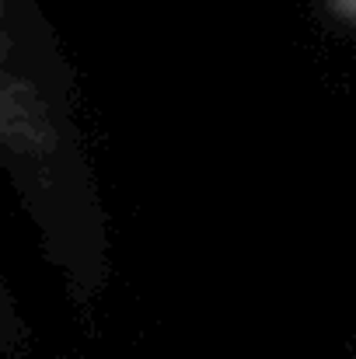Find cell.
<instances>
[{
  "instance_id": "obj_1",
  "label": "cell",
  "mask_w": 356,
  "mask_h": 359,
  "mask_svg": "<svg viewBox=\"0 0 356 359\" xmlns=\"http://www.w3.org/2000/svg\"><path fill=\"white\" fill-rule=\"evenodd\" d=\"M336 7H339V11H346L350 18H356V0H336Z\"/></svg>"
}]
</instances>
